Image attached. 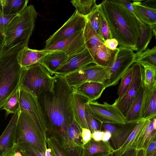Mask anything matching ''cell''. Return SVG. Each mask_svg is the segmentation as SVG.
Masks as SVG:
<instances>
[{"label":"cell","instance_id":"cell-3","mask_svg":"<svg viewBox=\"0 0 156 156\" xmlns=\"http://www.w3.org/2000/svg\"><path fill=\"white\" fill-rule=\"evenodd\" d=\"M25 47L19 44L0 52V109L18 90L23 68L16 57L19 51Z\"/></svg>","mask_w":156,"mask_h":156},{"label":"cell","instance_id":"cell-31","mask_svg":"<svg viewBox=\"0 0 156 156\" xmlns=\"http://www.w3.org/2000/svg\"><path fill=\"white\" fill-rule=\"evenodd\" d=\"M118 50V48L114 50H111L104 44L100 46L93 58L94 63L104 67H108L114 60Z\"/></svg>","mask_w":156,"mask_h":156},{"label":"cell","instance_id":"cell-23","mask_svg":"<svg viewBox=\"0 0 156 156\" xmlns=\"http://www.w3.org/2000/svg\"><path fill=\"white\" fill-rule=\"evenodd\" d=\"M156 116V86L145 89L142 104L141 119L148 120Z\"/></svg>","mask_w":156,"mask_h":156},{"label":"cell","instance_id":"cell-40","mask_svg":"<svg viewBox=\"0 0 156 156\" xmlns=\"http://www.w3.org/2000/svg\"><path fill=\"white\" fill-rule=\"evenodd\" d=\"M87 103L85 108V118L88 129L91 133L95 131H101L102 123L93 116L87 107Z\"/></svg>","mask_w":156,"mask_h":156},{"label":"cell","instance_id":"cell-45","mask_svg":"<svg viewBox=\"0 0 156 156\" xmlns=\"http://www.w3.org/2000/svg\"><path fill=\"white\" fill-rule=\"evenodd\" d=\"M104 45L108 48L114 50L117 48L118 42L116 39L113 38L105 40L104 42Z\"/></svg>","mask_w":156,"mask_h":156},{"label":"cell","instance_id":"cell-53","mask_svg":"<svg viewBox=\"0 0 156 156\" xmlns=\"http://www.w3.org/2000/svg\"><path fill=\"white\" fill-rule=\"evenodd\" d=\"M112 154L113 153H112V154H109L107 155H106L105 156H112Z\"/></svg>","mask_w":156,"mask_h":156},{"label":"cell","instance_id":"cell-29","mask_svg":"<svg viewBox=\"0 0 156 156\" xmlns=\"http://www.w3.org/2000/svg\"><path fill=\"white\" fill-rule=\"evenodd\" d=\"M47 147L51 151L53 156H81L76 151L68 149L54 136L47 137Z\"/></svg>","mask_w":156,"mask_h":156},{"label":"cell","instance_id":"cell-42","mask_svg":"<svg viewBox=\"0 0 156 156\" xmlns=\"http://www.w3.org/2000/svg\"><path fill=\"white\" fill-rule=\"evenodd\" d=\"M99 10L100 13L101 21V27L102 32L103 38L104 40L111 39L113 38V37L111 34L110 28L106 21L104 16L100 9V4H99Z\"/></svg>","mask_w":156,"mask_h":156},{"label":"cell","instance_id":"cell-43","mask_svg":"<svg viewBox=\"0 0 156 156\" xmlns=\"http://www.w3.org/2000/svg\"><path fill=\"white\" fill-rule=\"evenodd\" d=\"M145 151L144 156H153L156 151V136L153 138Z\"/></svg>","mask_w":156,"mask_h":156},{"label":"cell","instance_id":"cell-19","mask_svg":"<svg viewBox=\"0 0 156 156\" xmlns=\"http://www.w3.org/2000/svg\"><path fill=\"white\" fill-rule=\"evenodd\" d=\"M144 0H136L132 2L135 16L137 20L151 26L153 34H156V12L143 5Z\"/></svg>","mask_w":156,"mask_h":156},{"label":"cell","instance_id":"cell-37","mask_svg":"<svg viewBox=\"0 0 156 156\" xmlns=\"http://www.w3.org/2000/svg\"><path fill=\"white\" fill-rule=\"evenodd\" d=\"M13 150L19 151L21 156H45V152H41L26 143L15 145Z\"/></svg>","mask_w":156,"mask_h":156},{"label":"cell","instance_id":"cell-25","mask_svg":"<svg viewBox=\"0 0 156 156\" xmlns=\"http://www.w3.org/2000/svg\"><path fill=\"white\" fill-rule=\"evenodd\" d=\"M83 34L86 48L94 58L98 49L104 44V42L87 20L83 30Z\"/></svg>","mask_w":156,"mask_h":156},{"label":"cell","instance_id":"cell-27","mask_svg":"<svg viewBox=\"0 0 156 156\" xmlns=\"http://www.w3.org/2000/svg\"><path fill=\"white\" fill-rule=\"evenodd\" d=\"M146 88L144 86L140 89L125 118L126 122H138L141 119V111Z\"/></svg>","mask_w":156,"mask_h":156},{"label":"cell","instance_id":"cell-46","mask_svg":"<svg viewBox=\"0 0 156 156\" xmlns=\"http://www.w3.org/2000/svg\"><path fill=\"white\" fill-rule=\"evenodd\" d=\"M141 3L145 6L156 12V0H144Z\"/></svg>","mask_w":156,"mask_h":156},{"label":"cell","instance_id":"cell-54","mask_svg":"<svg viewBox=\"0 0 156 156\" xmlns=\"http://www.w3.org/2000/svg\"><path fill=\"white\" fill-rule=\"evenodd\" d=\"M0 14H2L1 9V7H0Z\"/></svg>","mask_w":156,"mask_h":156},{"label":"cell","instance_id":"cell-4","mask_svg":"<svg viewBox=\"0 0 156 156\" xmlns=\"http://www.w3.org/2000/svg\"><path fill=\"white\" fill-rule=\"evenodd\" d=\"M37 15L34 5H30L10 21L4 32V42L0 52L9 50L19 44L28 46Z\"/></svg>","mask_w":156,"mask_h":156},{"label":"cell","instance_id":"cell-21","mask_svg":"<svg viewBox=\"0 0 156 156\" xmlns=\"http://www.w3.org/2000/svg\"><path fill=\"white\" fill-rule=\"evenodd\" d=\"M149 119L145 120L142 119L139 121L125 143L119 149L115 150L114 153L119 156L129 150L136 149L138 140Z\"/></svg>","mask_w":156,"mask_h":156},{"label":"cell","instance_id":"cell-9","mask_svg":"<svg viewBox=\"0 0 156 156\" xmlns=\"http://www.w3.org/2000/svg\"><path fill=\"white\" fill-rule=\"evenodd\" d=\"M133 67V78L125 94L119 100H115L112 104L125 118L140 89L143 86V69L140 64L135 62Z\"/></svg>","mask_w":156,"mask_h":156},{"label":"cell","instance_id":"cell-18","mask_svg":"<svg viewBox=\"0 0 156 156\" xmlns=\"http://www.w3.org/2000/svg\"><path fill=\"white\" fill-rule=\"evenodd\" d=\"M114 151L109 141H97L91 139L83 145L81 156H105Z\"/></svg>","mask_w":156,"mask_h":156},{"label":"cell","instance_id":"cell-5","mask_svg":"<svg viewBox=\"0 0 156 156\" xmlns=\"http://www.w3.org/2000/svg\"><path fill=\"white\" fill-rule=\"evenodd\" d=\"M46 132L28 114L20 111L15 131V145L26 143L41 152H45L48 148Z\"/></svg>","mask_w":156,"mask_h":156},{"label":"cell","instance_id":"cell-7","mask_svg":"<svg viewBox=\"0 0 156 156\" xmlns=\"http://www.w3.org/2000/svg\"><path fill=\"white\" fill-rule=\"evenodd\" d=\"M115 57L107 67V78L104 83L106 88L115 86L134 62L136 56L133 50L119 46Z\"/></svg>","mask_w":156,"mask_h":156},{"label":"cell","instance_id":"cell-28","mask_svg":"<svg viewBox=\"0 0 156 156\" xmlns=\"http://www.w3.org/2000/svg\"><path fill=\"white\" fill-rule=\"evenodd\" d=\"M156 136V116H155L149 119L138 140L136 149L145 150Z\"/></svg>","mask_w":156,"mask_h":156},{"label":"cell","instance_id":"cell-30","mask_svg":"<svg viewBox=\"0 0 156 156\" xmlns=\"http://www.w3.org/2000/svg\"><path fill=\"white\" fill-rule=\"evenodd\" d=\"M28 0H0L2 14L6 16L16 15L26 6Z\"/></svg>","mask_w":156,"mask_h":156},{"label":"cell","instance_id":"cell-1","mask_svg":"<svg viewBox=\"0 0 156 156\" xmlns=\"http://www.w3.org/2000/svg\"><path fill=\"white\" fill-rule=\"evenodd\" d=\"M74 91L65 76L55 74L51 87L37 97L46 122V137L55 136L64 146L69 126L74 119L72 101Z\"/></svg>","mask_w":156,"mask_h":156},{"label":"cell","instance_id":"cell-2","mask_svg":"<svg viewBox=\"0 0 156 156\" xmlns=\"http://www.w3.org/2000/svg\"><path fill=\"white\" fill-rule=\"evenodd\" d=\"M100 5L113 38L119 46L136 51L140 30L135 16L117 0H104Z\"/></svg>","mask_w":156,"mask_h":156},{"label":"cell","instance_id":"cell-41","mask_svg":"<svg viewBox=\"0 0 156 156\" xmlns=\"http://www.w3.org/2000/svg\"><path fill=\"white\" fill-rule=\"evenodd\" d=\"M16 15L6 16L0 14V51L4 42L5 30L9 22Z\"/></svg>","mask_w":156,"mask_h":156},{"label":"cell","instance_id":"cell-14","mask_svg":"<svg viewBox=\"0 0 156 156\" xmlns=\"http://www.w3.org/2000/svg\"><path fill=\"white\" fill-rule=\"evenodd\" d=\"M92 63H94L93 58L88 50L85 48L81 52L68 56L55 71L54 74L65 76Z\"/></svg>","mask_w":156,"mask_h":156},{"label":"cell","instance_id":"cell-32","mask_svg":"<svg viewBox=\"0 0 156 156\" xmlns=\"http://www.w3.org/2000/svg\"><path fill=\"white\" fill-rule=\"evenodd\" d=\"M137 20L140 28V36L137 44V50L135 53L136 56L147 48L154 36L151 26Z\"/></svg>","mask_w":156,"mask_h":156},{"label":"cell","instance_id":"cell-49","mask_svg":"<svg viewBox=\"0 0 156 156\" xmlns=\"http://www.w3.org/2000/svg\"><path fill=\"white\" fill-rule=\"evenodd\" d=\"M137 150L136 149H133L129 150L125 152L121 155L119 156H136ZM112 156H118L115 154L114 152Z\"/></svg>","mask_w":156,"mask_h":156},{"label":"cell","instance_id":"cell-17","mask_svg":"<svg viewBox=\"0 0 156 156\" xmlns=\"http://www.w3.org/2000/svg\"><path fill=\"white\" fill-rule=\"evenodd\" d=\"M89 101L87 97L74 91L72 101L74 119L82 129H88L85 118V108Z\"/></svg>","mask_w":156,"mask_h":156},{"label":"cell","instance_id":"cell-22","mask_svg":"<svg viewBox=\"0 0 156 156\" xmlns=\"http://www.w3.org/2000/svg\"><path fill=\"white\" fill-rule=\"evenodd\" d=\"M82 129L74 119L69 126L65 146L69 149L76 151L81 155L83 145L82 140Z\"/></svg>","mask_w":156,"mask_h":156},{"label":"cell","instance_id":"cell-35","mask_svg":"<svg viewBox=\"0 0 156 156\" xmlns=\"http://www.w3.org/2000/svg\"><path fill=\"white\" fill-rule=\"evenodd\" d=\"M133 74V67L132 65L126 71L121 79L120 84L118 88V98L119 100L126 94L131 82Z\"/></svg>","mask_w":156,"mask_h":156},{"label":"cell","instance_id":"cell-39","mask_svg":"<svg viewBox=\"0 0 156 156\" xmlns=\"http://www.w3.org/2000/svg\"><path fill=\"white\" fill-rule=\"evenodd\" d=\"M136 61L147 62L156 66V46L147 48L136 56L134 62Z\"/></svg>","mask_w":156,"mask_h":156},{"label":"cell","instance_id":"cell-47","mask_svg":"<svg viewBox=\"0 0 156 156\" xmlns=\"http://www.w3.org/2000/svg\"><path fill=\"white\" fill-rule=\"evenodd\" d=\"M117 1L124 5L127 9L135 16L133 6L131 0H117Z\"/></svg>","mask_w":156,"mask_h":156},{"label":"cell","instance_id":"cell-8","mask_svg":"<svg viewBox=\"0 0 156 156\" xmlns=\"http://www.w3.org/2000/svg\"><path fill=\"white\" fill-rule=\"evenodd\" d=\"M65 76L68 84L74 90L80 85L87 82L104 84L107 78V70L106 68L92 63Z\"/></svg>","mask_w":156,"mask_h":156},{"label":"cell","instance_id":"cell-10","mask_svg":"<svg viewBox=\"0 0 156 156\" xmlns=\"http://www.w3.org/2000/svg\"><path fill=\"white\" fill-rule=\"evenodd\" d=\"M87 20L75 10L64 24L46 41L44 50L64 40L76 33L83 30Z\"/></svg>","mask_w":156,"mask_h":156},{"label":"cell","instance_id":"cell-11","mask_svg":"<svg viewBox=\"0 0 156 156\" xmlns=\"http://www.w3.org/2000/svg\"><path fill=\"white\" fill-rule=\"evenodd\" d=\"M20 109L28 114L42 128L47 131L42 110L36 97L21 88L18 90Z\"/></svg>","mask_w":156,"mask_h":156},{"label":"cell","instance_id":"cell-24","mask_svg":"<svg viewBox=\"0 0 156 156\" xmlns=\"http://www.w3.org/2000/svg\"><path fill=\"white\" fill-rule=\"evenodd\" d=\"M49 51L38 63L45 67L53 76L55 71L62 64L68 56L61 51Z\"/></svg>","mask_w":156,"mask_h":156},{"label":"cell","instance_id":"cell-38","mask_svg":"<svg viewBox=\"0 0 156 156\" xmlns=\"http://www.w3.org/2000/svg\"><path fill=\"white\" fill-rule=\"evenodd\" d=\"M20 109L18 90L8 100L1 109L5 111L6 117L9 114H14Z\"/></svg>","mask_w":156,"mask_h":156},{"label":"cell","instance_id":"cell-20","mask_svg":"<svg viewBox=\"0 0 156 156\" xmlns=\"http://www.w3.org/2000/svg\"><path fill=\"white\" fill-rule=\"evenodd\" d=\"M49 51L37 50L26 47L18 52L16 58L19 64L22 68H24L38 63L39 61Z\"/></svg>","mask_w":156,"mask_h":156},{"label":"cell","instance_id":"cell-36","mask_svg":"<svg viewBox=\"0 0 156 156\" xmlns=\"http://www.w3.org/2000/svg\"><path fill=\"white\" fill-rule=\"evenodd\" d=\"M99 5L97 7L86 17L98 34L100 38L104 42L101 27V21L99 10Z\"/></svg>","mask_w":156,"mask_h":156},{"label":"cell","instance_id":"cell-34","mask_svg":"<svg viewBox=\"0 0 156 156\" xmlns=\"http://www.w3.org/2000/svg\"><path fill=\"white\" fill-rule=\"evenodd\" d=\"M76 11L80 15L86 17L97 7L96 0H73L70 1Z\"/></svg>","mask_w":156,"mask_h":156},{"label":"cell","instance_id":"cell-12","mask_svg":"<svg viewBox=\"0 0 156 156\" xmlns=\"http://www.w3.org/2000/svg\"><path fill=\"white\" fill-rule=\"evenodd\" d=\"M87 106L93 116L102 123H126L124 118L112 104L106 102L101 104L91 101L87 103Z\"/></svg>","mask_w":156,"mask_h":156},{"label":"cell","instance_id":"cell-6","mask_svg":"<svg viewBox=\"0 0 156 156\" xmlns=\"http://www.w3.org/2000/svg\"><path fill=\"white\" fill-rule=\"evenodd\" d=\"M22 68L19 88L37 97L51 86L53 76L40 63Z\"/></svg>","mask_w":156,"mask_h":156},{"label":"cell","instance_id":"cell-13","mask_svg":"<svg viewBox=\"0 0 156 156\" xmlns=\"http://www.w3.org/2000/svg\"><path fill=\"white\" fill-rule=\"evenodd\" d=\"M138 122H126L124 124L102 123L101 130L108 131L111 133L110 142L113 149L115 150L125 143Z\"/></svg>","mask_w":156,"mask_h":156},{"label":"cell","instance_id":"cell-51","mask_svg":"<svg viewBox=\"0 0 156 156\" xmlns=\"http://www.w3.org/2000/svg\"><path fill=\"white\" fill-rule=\"evenodd\" d=\"M145 151L143 149H140L137 151L136 156H144Z\"/></svg>","mask_w":156,"mask_h":156},{"label":"cell","instance_id":"cell-33","mask_svg":"<svg viewBox=\"0 0 156 156\" xmlns=\"http://www.w3.org/2000/svg\"><path fill=\"white\" fill-rule=\"evenodd\" d=\"M143 69V85L147 89L156 86V66L147 62L136 61Z\"/></svg>","mask_w":156,"mask_h":156},{"label":"cell","instance_id":"cell-48","mask_svg":"<svg viewBox=\"0 0 156 156\" xmlns=\"http://www.w3.org/2000/svg\"><path fill=\"white\" fill-rule=\"evenodd\" d=\"M105 132L103 131H97L92 133V139L95 141H102Z\"/></svg>","mask_w":156,"mask_h":156},{"label":"cell","instance_id":"cell-15","mask_svg":"<svg viewBox=\"0 0 156 156\" xmlns=\"http://www.w3.org/2000/svg\"><path fill=\"white\" fill-rule=\"evenodd\" d=\"M85 48L83 30H82L45 50L61 51L69 56L81 52Z\"/></svg>","mask_w":156,"mask_h":156},{"label":"cell","instance_id":"cell-52","mask_svg":"<svg viewBox=\"0 0 156 156\" xmlns=\"http://www.w3.org/2000/svg\"><path fill=\"white\" fill-rule=\"evenodd\" d=\"M153 156H156V151L154 152Z\"/></svg>","mask_w":156,"mask_h":156},{"label":"cell","instance_id":"cell-16","mask_svg":"<svg viewBox=\"0 0 156 156\" xmlns=\"http://www.w3.org/2000/svg\"><path fill=\"white\" fill-rule=\"evenodd\" d=\"M20 112L19 109L13 114L0 136V156H8L13 150L15 145L16 129Z\"/></svg>","mask_w":156,"mask_h":156},{"label":"cell","instance_id":"cell-50","mask_svg":"<svg viewBox=\"0 0 156 156\" xmlns=\"http://www.w3.org/2000/svg\"><path fill=\"white\" fill-rule=\"evenodd\" d=\"M104 132L102 141L104 142L108 141L111 138V134L110 132L108 131Z\"/></svg>","mask_w":156,"mask_h":156},{"label":"cell","instance_id":"cell-26","mask_svg":"<svg viewBox=\"0 0 156 156\" xmlns=\"http://www.w3.org/2000/svg\"><path fill=\"white\" fill-rule=\"evenodd\" d=\"M106 88L102 83L87 82L78 86L74 92L83 95L88 98L89 101H94L99 98Z\"/></svg>","mask_w":156,"mask_h":156},{"label":"cell","instance_id":"cell-44","mask_svg":"<svg viewBox=\"0 0 156 156\" xmlns=\"http://www.w3.org/2000/svg\"><path fill=\"white\" fill-rule=\"evenodd\" d=\"M81 135L83 145L86 144L92 139V133L88 129L82 128Z\"/></svg>","mask_w":156,"mask_h":156}]
</instances>
